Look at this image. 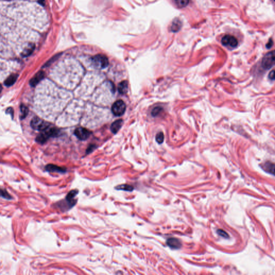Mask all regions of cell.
<instances>
[{
    "instance_id": "4fadbf2b",
    "label": "cell",
    "mask_w": 275,
    "mask_h": 275,
    "mask_svg": "<svg viewBox=\"0 0 275 275\" xmlns=\"http://www.w3.org/2000/svg\"><path fill=\"white\" fill-rule=\"evenodd\" d=\"M128 88H129V85H128V82L127 81H123L121 83H119L118 87V90L119 93L121 94H126L128 91Z\"/></svg>"
},
{
    "instance_id": "9c48e42d",
    "label": "cell",
    "mask_w": 275,
    "mask_h": 275,
    "mask_svg": "<svg viewBox=\"0 0 275 275\" xmlns=\"http://www.w3.org/2000/svg\"><path fill=\"white\" fill-rule=\"evenodd\" d=\"M45 169L49 173H65L67 172L66 168L62 167L53 164H49L45 166Z\"/></svg>"
},
{
    "instance_id": "484cf974",
    "label": "cell",
    "mask_w": 275,
    "mask_h": 275,
    "mask_svg": "<svg viewBox=\"0 0 275 275\" xmlns=\"http://www.w3.org/2000/svg\"><path fill=\"white\" fill-rule=\"evenodd\" d=\"M273 41L271 39H270L269 42L266 45V47H267V49H270L271 47L273 46Z\"/></svg>"
},
{
    "instance_id": "6da1fadb",
    "label": "cell",
    "mask_w": 275,
    "mask_h": 275,
    "mask_svg": "<svg viewBox=\"0 0 275 275\" xmlns=\"http://www.w3.org/2000/svg\"><path fill=\"white\" fill-rule=\"evenodd\" d=\"M78 189H74L70 191L66 195L65 199L58 202L56 204L57 207L59 208L62 211H66L71 209L77 203V199H75V197L78 195Z\"/></svg>"
},
{
    "instance_id": "5bb4252c",
    "label": "cell",
    "mask_w": 275,
    "mask_h": 275,
    "mask_svg": "<svg viewBox=\"0 0 275 275\" xmlns=\"http://www.w3.org/2000/svg\"><path fill=\"white\" fill-rule=\"evenodd\" d=\"M123 125V121L122 119H118L112 123L111 126V130L114 134H117L119 130L121 129Z\"/></svg>"
},
{
    "instance_id": "7a4b0ae2",
    "label": "cell",
    "mask_w": 275,
    "mask_h": 275,
    "mask_svg": "<svg viewBox=\"0 0 275 275\" xmlns=\"http://www.w3.org/2000/svg\"><path fill=\"white\" fill-rule=\"evenodd\" d=\"M59 131L55 128H48L44 131H42L41 134L38 135L36 138V141L39 144H44L46 141L49 138L57 136Z\"/></svg>"
},
{
    "instance_id": "2e32d148",
    "label": "cell",
    "mask_w": 275,
    "mask_h": 275,
    "mask_svg": "<svg viewBox=\"0 0 275 275\" xmlns=\"http://www.w3.org/2000/svg\"><path fill=\"white\" fill-rule=\"evenodd\" d=\"M115 189L118 190L132 191L134 190V187L130 184H121L116 186Z\"/></svg>"
},
{
    "instance_id": "d4e9b609",
    "label": "cell",
    "mask_w": 275,
    "mask_h": 275,
    "mask_svg": "<svg viewBox=\"0 0 275 275\" xmlns=\"http://www.w3.org/2000/svg\"><path fill=\"white\" fill-rule=\"evenodd\" d=\"M268 78L271 80H275V70H272L271 72H270L269 75H268Z\"/></svg>"
},
{
    "instance_id": "ba28073f",
    "label": "cell",
    "mask_w": 275,
    "mask_h": 275,
    "mask_svg": "<svg viewBox=\"0 0 275 275\" xmlns=\"http://www.w3.org/2000/svg\"><path fill=\"white\" fill-rule=\"evenodd\" d=\"M75 136L81 140H85L87 139L90 135V132L89 130L83 128V127H78L75 131Z\"/></svg>"
},
{
    "instance_id": "d6986e66",
    "label": "cell",
    "mask_w": 275,
    "mask_h": 275,
    "mask_svg": "<svg viewBox=\"0 0 275 275\" xmlns=\"http://www.w3.org/2000/svg\"><path fill=\"white\" fill-rule=\"evenodd\" d=\"M1 196L4 199H7V200H11L13 199V197L11 195H10L7 191L4 189H1Z\"/></svg>"
},
{
    "instance_id": "3957f363",
    "label": "cell",
    "mask_w": 275,
    "mask_h": 275,
    "mask_svg": "<svg viewBox=\"0 0 275 275\" xmlns=\"http://www.w3.org/2000/svg\"><path fill=\"white\" fill-rule=\"evenodd\" d=\"M275 66V50L269 52L263 58L261 67L265 70H270Z\"/></svg>"
},
{
    "instance_id": "8fae6325",
    "label": "cell",
    "mask_w": 275,
    "mask_h": 275,
    "mask_svg": "<svg viewBox=\"0 0 275 275\" xmlns=\"http://www.w3.org/2000/svg\"><path fill=\"white\" fill-rule=\"evenodd\" d=\"M262 168L265 172L275 176V163L271 162H266L262 165Z\"/></svg>"
},
{
    "instance_id": "7c38bea8",
    "label": "cell",
    "mask_w": 275,
    "mask_h": 275,
    "mask_svg": "<svg viewBox=\"0 0 275 275\" xmlns=\"http://www.w3.org/2000/svg\"><path fill=\"white\" fill-rule=\"evenodd\" d=\"M44 76L45 74L44 72L42 71L38 72L30 80V85L32 87L36 86V85H38V83L40 81L43 79Z\"/></svg>"
},
{
    "instance_id": "cb8c5ba5",
    "label": "cell",
    "mask_w": 275,
    "mask_h": 275,
    "mask_svg": "<svg viewBox=\"0 0 275 275\" xmlns=\"http://www.w3.org/2000/svg\"><path fill=\"white\" fill-rule=\"evenodd\" d=\"M217 233L221 237H224V238H229V234L225 231L221 229H219L217 230Z\"/></svg>"
},
{
    "instance_id": "5b68a950",
    "label": "cell",
    "mask_w": 275,
    "mask_h": 275,
    "mask_svg": "<svg viewBox=\"0 0 275 275\" xmlns=\"http://www.w3.org/2000/svg\"><path fill=\"white\" fill-rule=\"evenodd\" d=\"M31 126L34 129L42 131L49 128L50 124L42 119L36 117L31 122Z\"/></svg>"
},
{
    "instance_id": "277c9868",
    "label": "cell",
    "mask_w": 275,
    "mask_h": 275,
    "mask_svg": "<svg viewBox=\"0 0 275 275\" xmlns=\"http://www.w3.org/2000/svg\"><path fill=\"white\" fill-rule=\"evenodd\" d=\"M92 64L96 68L103 69L108 67L109 61L108 58L103 54H98L91 59Z\"/></svg>"
},
{
    "instance_id": "603a6c76",
    "label": "cell",
    "mask_w": 275,
    "mask_h": 275,
    "mask_svg": "<svg viewBox=\"0 0 275 275\" xmlns=\"http://www.w3.org/2000/svg\"><path fill=\"white\" fill-rule=\"evenodd\" d=\"M162 110V108L160 106H157L153 109L152 111V115L153 116H157L161 112Z\"/></svg>"
},
{
    "instance_id": "e0dca14e",
    "label": "cell",
    "mask_w": 275,
    "mask_h": 275,
    "mask_svg": "<svg viewBox=\"0 0 275 275\" xmlns=\"http://www.w3.org/2000/svg\"><path fill=\"white\" fill-rule=\"evenodd\" d=\"M34 49V45H29L27 47L24 49L22 54L23 57H28L32 53Z\"/></svg>"
},
{
    "instance_id": "9a60e30c",
    "label": "cell",
    "mask_w": 275,
    "mask_h": 275,
    "mask_svg": "<svg viewBox=\"0 0 275 275\" xmlns=\"http://www.w3.org/2000/svg\"><path fill=\"white\" fill-rule=\"evenodd\" d=\"M17 78H18V75L17 74H12L6 78L4 82V84L8 87L11 86L15 83V82L16 81Z\"/></svg>"
},
{
    "instance_id": "4316f807",
    "label": "cell",
    "mask_w": 275,
    "mask_h": 275,
    "mask_svg": "<svg viewBox=\"0 0 275 275\" xmlns=\"http://www.w3.org/2000/svg\"><path fill=\"white\" fill-rule=\"evenodd\" d=\"M38 2L40 4H42V5L44 4V0H38Z\"/></svg>"
},
{
    "instance_id": "ffe728a7",
    "label": "cell",
    "mask_w": 275,
    "mask_h": 275,
    "mask_svg": "<svg viewBox=\"0 0 275 275\" xmlns=\"http://www.w3.org/2000/svg\"><path fill=\"white\" fill-rule=\"evenodd\" d=\"M21 119H24L28 115L29 110L26 106L21 105Z\"/></svg>"
},
{
    "instance_id": "8992f818",
    "label": "cell",
    "mask_w": 275,
    "mask_h": 275,
    "mask_svg": "<svg viewBox=\"0 0 275 275\" xmlns=\"http://www.w3.org/2000/svg\"><path fill=\"white\" fill-rule=\"evenodd\" d=\"M112 112L116 116H122L126 110V105L122 100L114 102L112 106Z\"/></svg>"
},
{
    "instance_id": "ac0fdd59",
    "label": "cell",
    "mask_w": 275,
    "mask_h": 275,
    "mask_svg": "<svg viewBox=\"0 0 275 275\" xmlns=\"http://www.w3.org/2000/svg\"><path fill=\"white\" fill-rule=\"evenodd\" d=\"M175 4L179 8H184L188 6L190 0H173Z\"/></svg>"
},
{
    "instance_id": "52a82bcc",
    "label": "cell",
    "mask_w": 275,
    "mask_h": 275,
    "mask_svg": "<svg viewBox=\"0 0 275 275\" xmlns=\"http://www.w3.org/2000/svg\"><path fill=\"white\" fill-rule=\"evenodd\" d=\"M221 43L224 46L229 49H235L238 45V41L235 37L229 34L225 35L222 37Z\"/></svg>"
},
{
    "instance_id": "44dd1931",
    "label": "cell",
    "mask_w": 275,
    "mask_h": 275,
    "mask_svg": "<svg viewBox=\"0 0 275 275\" xmlns=\"http://www.w3.org/2000/svg\"><path fill=\"white\" fill-rule=\"evenodd\" d=\"M181 23H180V22L178 21L173 22L172 26V31L173 32L178 31V30L180 29V28H181Z\"/></svg>"
},
{
    "instance_id": "30bf717a",
    "label": "cell",
    "mask_w": 275,
    "mask_h": 275,
    "mask_svg": "<svg viewBox=\"0 0 275 275\" xmlns=\"http://www.w3.org/2000/svg\"><path fill=\"white\" fill-rule=\"evenodd\" d=\"M167 245L172 249H178L182 247V242L180 240L175 237H170L167 240Z\"/></svg>"
},
{
    "instance_id": "7402d4cb",
    "label": "cell",
    "mask_w": 275,
    "mask_h": 275,
    "mask_svg": "<svg viewBox=\"0 0 275 275\" xmlns=\"http://www.w3.org/2000/svg\"><path fill=\"white\" fill-rule=\"evenodd\" d=\"M155 139H156L157 142V143L162 144L164 140V134L163 133L161 132H159L157 134L156 137H155Z\"/></svg>"
},
{
    "instance_id": "83f0119b",
    "label": "cell",
    "mask_w": 275,
    "mask_h": 275,
    "mask_svg": "<svg viewBox=\"0 0 275 275\" xmlns=\"http://www.w3.org/2000/svg\"><path fill=\"white\" fill-rule=\"evenodd\" d=\"M274 1H275V0H274Z\"/></svg>"
}]
</instances>
